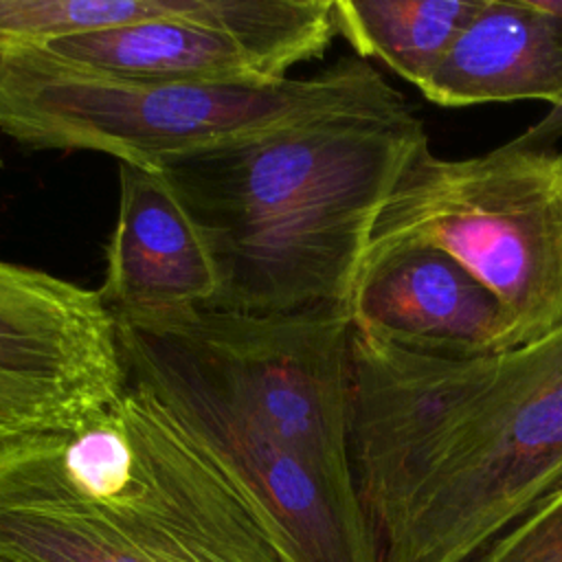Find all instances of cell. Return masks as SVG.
<instances>
[{"instance_id": "7", "label": "cell", "mask_w": 562, "mask_h": 562, "mask_svg": "<svg viewBox=\"0 0 562 562\" xmlns=\"http://www.w3.org/2000/svg\"><path fill=\"white\" fill-rule=\"evenodd\" d=\"M285 448L331 479L349 465L347 305L281 314L222 310L158 312Z\"/></svg>"}, {"instance_id": "12", "label": "cell", "mask_w": 562, "mask_h": 562, "mask_svg": "<svg viewBox=\"0 0 562 562\" xmlns=\"http://www.w3.org/2000/svg\"><path fill=\"white\" fill-rule=\"evenodd\" d=\"M443 108L562 99V22L529 0H479L443 59L419 86Z\"/></svg>"}, {"instance_id": "15", "label": "cell", "mask_w": 562, "mask_h": 562, "mask_svg": "<svg viewBox=\"0 0 562 562\" xmlns=\"http://www.w3.org/2000/svg\"><path fill=\"white\" fill-rule=\"evenodd\" d=\"M562 136V99L549 112L509 143L516 147H551Z\"/></svg>"}, {"instance_id": "11", "label": "cell", "mask_w": 562, "mask_h": 562, "mask_svg": "<svg viewBox=\"0 0 562 562\" xmlns=\"http://www.w3.org/2000/svg\"><path fill=\"white\" fill-rule=\"evenodd\" d=\"M217 270L195 220L156 169L119 162V213L99 296L112 314L209 310Z\"/></svg>"}, {"instance_id": "4", "label": "cell", "mask_w": 562, "mask_h": 562, "mask_svg": "<svg viewBox=\"0 0 562 562\" xmlns=\"http://www.w3.org/2000/svg\"><path fill=\"white\" fill-rule=\"evenodd\" d=\"M391 83L347 55L312 77L259 83H158L64 68L26 44H0V132L31 149L165 160L325 119Z\"/></svg>"}, {"instance_id": "14", "label": "cell", "mask_w": 562, "mask_h": 562, "mask_svg": "<svg viewBox=\"0 0 562 562\" xmlns=\"http://www.w3.org/2000/svg\"><path fill=\"white\" fill-rule=\"evenodd\" d=\"M468 562H562V485Z\"/></svg>"}, {"instance_id": "5", "label": "cell", "mask_w": 562, "mask_h": 562, "mask_svg": "<svg viewBox=\"0 0 562 562\" xmlns=\"http://www.w3.org/2000/svg\"><path fill=\"white\" fill-rule=\"evenodd\" d=\"M417 241L461 261L505 305L520 345L562 325V154L509 140L470 158L422 145L369 246Z\"/></svg>"}, {"instance_id": "2", "label": "cell", "mask_w": 562, "mask_h": 562, "mask_svg": "<svg viewBox=\"0 0 562 562\" xmlns=\"http://www.w3.org/2000/svg\"><path fill=\"white\" fill-rule=\"evenodd\" d=\"M426 143L424 121L389 86L351 110L165 160L156 171L215 261L209 310L347 305L378 213Z\"/></svg>"}, {"instance_id": "6", "label": "cell", "mask_w": 562, "mask_h": 562, "mask_svg": "<svg viewBox=\"0 0 562 562\" xmlns=\"http://www.w3.org/2000/svg\"><path fill=\"white\" fill-rule=\"evenodd\" d=\"M127 384L149 391L263 505L294 562H380L353 483L274 439L158 314H114Z\"/></svg>"}, {"instance_id": "3", "label": "cell", "mask_w": 562, "mask_h": 562, "mask_svg": "<svg viewBox=\"0 0 562 562\" xmlns=\"http://www.w3.org/2000/svg\"><path fill=\"white\" fill-rule=\"evenodd\" d=\"M0 562H294L263 505L149 391L0 446Z\"/></svg>"}, {"instance_id": "8", "label": "cell", "mask_w": 562, "mask_h": 562, "mask_svg": "<svg viewBox=\"0 0 562 562\" xmlns=\"http://www.w3.org/2000/svg\"><path fill=\"white\" fill-rule=\"evenodd\" d=\"M336 35L334 0H182L160 18L26 46L105 79L259 83L321 57Z\"/></svg>"}, {"instance_id": "10", "label": "cell", "mask_w": 562, "mask_h": 562, "mask_svg": "<svg viewBox=\"0 0 562 562\" xmlns=\"http://www.w3.org/2000/svg\"><path fill=\"white\" fill-rule=\"evenodd\" d=\"M347 310L356 331L417 356L470 360L520 347L498 296L428 244L369 246Z\"/></svg>"}, {"instance_id": "1", "label": "cell", "mask_w": 562, "mask_h": 562, "mask_svg": "<svg viewBox=\"0 0 562 562\" xmlns=\"http://www.w3.org/2000/svg\"><path fill=\"white\" fill-rule=\"evenodd\" d=\"M349 465L380 562H468L562 485V325L496 356L351 327Z\"/></svg>"}, {"instance_id": "17", "label": "cell", "mask_w": 562, "mask_h": 562, "mask_svg": "<svg viewBox=\"0 0 562 562\" xmlns=\"http://www.w3.org/2000/svg\"><path fill=\"white\" fill-rule=\"evenodd\" d=\"M0 165H2V158H0Z\"/></svg>"}, {"instance_id": "16", "label": "cell", "mask_w": 562, "mask_h": 562, "mask_svg": "<svg viewBox=\"0 0 562 562\" xmlns=\"http://www.w3.org/2000/svg\"><path fill=\"white\" fill-rule=\"evenodd\" d=\"M538 11L562 22V0H529Z\"/></svg>"}, {"instance_id": "13", "label": "cell", "mask_w": 562, "mask_h": 562, "mask_svg": "<svg viewBox=\"0 0 562 562\" xmlns=\"http://www.w3.org/2000/svg\"><path fill=\"white\" fill-rule=\"evenodd\" d=\"M479 0H334L336 29L360 59L422 86Z\"/></svg>"}, {"instance_id": "9", "label": "cell", "mask_w": 562, "mask_h": 562, "mask_svg": "<svg viewBox=\"0 0 562 562\" xmlns=\"http://www.w3.org/2000/svg\"><path fill=\"white\" fill-rule=\"evenodd\" d=\"M125 389L99 290L0 257V446L75 430Z\"/></svg>"}]
</instances>
